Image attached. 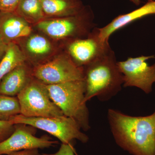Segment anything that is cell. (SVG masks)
<instances>
[{"mask_svg": "<svg viewBox=\"0 0 155 155\" xmlns=\"http://www.w3.org/2000/svg\"><path fill=\"white\" fill-rule=\"evenodd\" d=\"M108 121L117 144L132 155H155V111L145 116L108 110Z\"/></svg>", "mask_w": 155, "mask_h": 155, "instance_id": "obj_1", "label": "cell"}, {"mask_svg": "<svg viewBox=\"0 0 155 155\" xmlns=\"http://www.w3.org/2000/svg\"><path fill=\"white\" fill-rule=\"evenodd\" d=\"M83 68L86 102L95 97L101 101H107L121 91L123 75L111 48Z\"/></svg>", "mask_w": 155, "mask_h": 155, "instance_id": "obj_2", "label": "cell"}, {"mask_svg": "<svg viewBox=\"0 0 155 155\" xmlns=\"http://www.w3.org/2000/svg\"><path fill=\"white\" fill-rule=\"evenodd\" d=\"M50 97L64 116L74 119L81 130L91 128L89 112L85 100L84 80L73 81L52 85H46Z\"/></svg>", "mask_w": 155, "mask_h": 155, "instance_id": "obj_3", "label": "cell"}, {"mask_svg": "<svg viewBox=\"0 0 155 155\" xmlns=\"http://www.w3.org/2000/svg\"><path fill=\"white\" fill-rule=\"evenodd\" d=\"M94 15L90 6H84L78 14L68 17L45 19L37 23V27L52 38L68 39L84 38L95 27Z\"/></svg>", "mask_w": 155, "mask_h": 155, "instance_id": "obj_4", "label": "cell"}, {"mask_svg": "<svg viewBox=\"0 0 155 155\" xmlns=\"http://www.w3.org/2000/svg\"><path fill=\"white\" fill-rule=\"evenodd\" d=\"M10 121L14 124H25L44 130L64 144L72 143L75 140L82 143L88 141V137L81 131L78 123L74 119L64 115L58 117H28L19 114Z\"/></svg>", "mask_w": 155, "mask_h": 155, "instance_id": "obj_5", "label": "cell"}, {"mask_svg": "<svg viewBox=\"0 0 155 155\" xmlns=\"http://www.w3.org/2000/svg\"><path fill=\"white\" fill-rule=\"evenodd\" d=\"M20 114L28 117H53L64 116L53 101L47 85L32 78L17 96Z\"/></svg>", "mask_w": 155, "mask_h": 155, "instance_id": "obj_6", "label": "cell"}, {"mask_svg": "<svg viewBox=\"0 0 155 155\" xmlns=\"http://www.w3.org/2000/svg\"><path fill=\"white\" fill-rule=\"evenodd\" d=\"M32 75L46 85L84 80L83 68L78 67L67 54L37 65L32 70Z\"/></svg>", "mask_w": 155, "mask_h": 155, "instance_id": "obj_7", "label": "cell"}, {"mask_svg": "<svg viewBox=\"0 0 155 155\" xmlns=\"http://www.w3.org/2000/svg\"><path fill=\"white\" fill-rule=\"evenodd\" d=\"M153 58L154 55H142L118 62L119 70L123 75V86L135 87L147 94L150 93L155 83V63L150 66L147 61Z\"/></svg>", "mask_w": 155, "mask_h": 155, "instance_id": "obj_8", "label": "cell"}, {"mask_svg": "<svg viewBox=\"0 0 155 155\" xmlns=\"http://www.w3.org/2000/svg\"><path fill=\"white\" fill-rule=\"evenodd\" d=\"M68 40L67 54L78 67L82 68L111 48L109 41H104L100 37L98 28L97 26L87 37Z\"/></svg>", "mask_w": 155, "mask_h": 155, "instance_id": "obj_9", "label": "cell"}, {"mask_svg": "<svg viewBox=\"0 0 155 155\" xmlns=\"http://www.w3.org/2000/svg\"><path fill=\"white\" fill-rule=\"evenodd\" d=\"M36 128L23 124H15V130L8 138L0 143V155L31 149H44L58 144L49 136H35Z\"/></svg>", "mask_w": 155, "mask_h": 155, "instance_id": "obj_10", "label": "cell"}, {"mask_svg": "<svg viewBox=\"0 0 155 155\" xmlns=\"http://www.w3.org/2000/svg\"><path fill=\"white\" fill-rule=\"evenodd\" d=\"M152 14H155V0L147 2L144 5L127 14L119 15L107 25L98 28L100 37L104 41H108L110 36L116 31L137 19Z\"/></svg>", "mask_w": 155, "mask_h": 155, "instance_id": "obj_11", "label": "cell"}, {"mask_svg": "<svg viewBox=\"0 0 155 155\" xmlns=\"http://www.w3.org/2000/svg\"><path fill=\"white\" fill-rule=\"evenodd\" d=\"M28 23L15 12H0V34L8 43L27 37L32 31Z\"/></svg>", "mask_w": 155, "mask_h": 155, "instance_id": "obj_12", "label": "cell"}, {"mask_svg": "<svg viewBox=\"0 0 155 155\" xmlns=\"http://www.w3.org/2000/svg\"><path fill=\"white\" fill-rule=\"evenodd\" d=\"M33 78L31 72L24 64L20 65L3 78L0 82V94L17 97Z\"/></svg>", "mask_w": 155, "mask_h": 155, "instance_id": "obj_13", "label": "cell"}, {"mask_svg": "<svg viewBox=\"0 0 155 155\" xmlns=\"http://www.w3.org/2000/svg\"><path fill=\"white\" fill-rule=\"evenodd\" d=\"M45 17H65L80 12L84 5L80 0H41Z\"/></svg>", "mask_w": 155, "mask_h": 155, "instance_id": "obj_14", "label": "cell"}, {"mask_svg": "<svg viewBox=\"0 0 155 155\" xmlns=\"http://www.w3.org/2000/svg\"><path fill=\"white\" fill-rule=\"evenodd\" d=\"M25 57L14 42L8 44L5 55L0 62V82L6 75L16 67L24 64Z\"/></svg>", "mask_w": 155, "mask_h": 155, "instance_id": "obj_15", "label": "cell"}, {"mask_svg": "<svg viewBox=\"0 0 155 155\" xmlns=\"http://www.w3.org/2000/svg\"><path fill=\"white\" fill-rule=\"evenodd\" d=\"M15 12L29 23H38L45 18L41 0H21Z\"/></svg>", "mask_w": 155, "mask_h": 155, "instance_id": "obj_16", "label": "cell"}, {"mask_svg": "<svg viewBox=\"0 0 155 155\" xmlns=\"http://www.w3.org/2000/svg\"><path fill=\"white\" fill-rule=\"evenodd\" d=\"M25 46L28 52L37 57L47 55L52 50V45L47 39L38 35L29 37Z\"/></svg>", "mask_w": 155, "mask_h": 155, "instance_id": "obj_17", "label": "cell"}, {"mask_svg": "<svg viewBox=\"0 0 155 155\" xmlns=\"http://www.w3.org/2000/svg\"><path fill=\"white\" fill-rule=\"evenodd\" d=\"M20 114V107L17 97L0 94V120L10 121Z\"/></svg>", "mask_w": 155, "mask_h": 155, "instance_id": "obj_18", "label": "cell"}, {"mask_svg": "<svg viewBox=\"0 0 155 155\" xmlns=\"http://www.w3.org/2000/svg\"><path fill=\"white\" fill-rule=\"evenodd\" d=\"M15 130V124L11 121L0 120V143L11 135Z\"/></svg>", "mask_w": 155, "mask_h": 155, "instance_id": "obj_19", "label": "cell"}, {"mask_svg": "<svg viewBox=\"0 0 155 155\" xmlns=\"http://www.w3.org/2000/svg\"><path fill=\"white\" fill-rule=\"evenodd\" d=\"M21 0H0V12H15Z\"/></svg>", "mask_w": 155, "mask_h": 155, "instance_id": "obj_20", "label": "cell"}, {"mask_svg": "<svg viewBox=\"0 0 155 155\" xmlns=\"http://www.w3.org/2000/svg\"><path fill=\"white\" fill-rule=\"evenodd\" d=\"M73 143L69 144L62 143L59 150L55 153L50 155H75Z\"/></svg>", "mask_w": 155, "mask_h": 155, "instance_id": "obj_21", "label": "cell"}, {"mask_svg": "<svg viewBox=\"0 0 155 155\" xmlns=\"http://www.w3.org/2000/svg\"><path fill=\"white\" fill-rule=\"evenodd\" d=\"M8 155H41L39 153L38 150L31 149L23 150L11 153Z\"/></svg>", "mask_w": 155, "mask_h": 155, "instance_id": "obj_22", "label": "cell"}, {"mask_svg": "<svg viewBox=\"0 0 155 155\" xmlns=\"http://www.w3.org/2000/svg\"><path fill=\"white\" fill-rule=\"evenodd\" d=\"M8 44V43L0 34V62L5 54Z\"/></svg>", "mask_w": 155, "mask_h": 155, "instance_id": "obj_23", "label": "cell"}, {"mask_svg": "<svg viewBox=\"0 0 155 155\" xmlns=\"http://www.w3.org/2000/svg\"><path fill=\"white\" fill-rule=\"evenodd\" d=\"M129 1L137 6L139 5L140 3H141V0H129ZM147 2H151V1H153L155 0H147Z\"/></svg>", "mask_w": 155, "mask_h": 155, "instance_id": "obj_24", "label": "cell"}]
</instances>
